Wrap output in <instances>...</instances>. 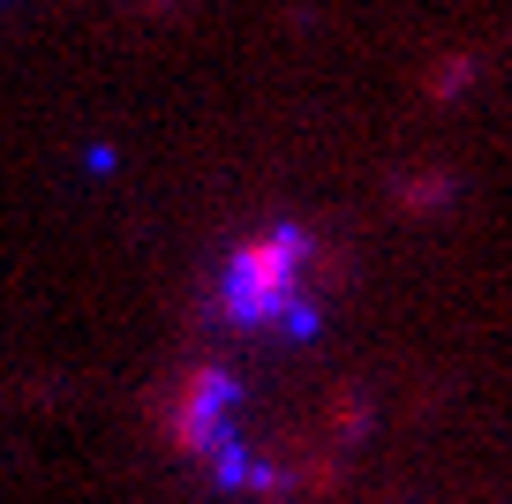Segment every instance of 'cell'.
Instances as JSON below:
<instances>
[]
</instances>
